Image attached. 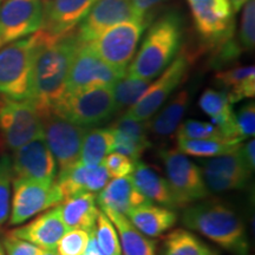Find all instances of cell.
<instances>
[{
	"label": "cell",
	"mask_w": 255,
	"mask_h": 255,
	"mask_svg": "<svg viewBox=\"0 0 255 255\" xmlns=\"http://www.w3.org/2000/svg\"><path fill=\"white\" fill-rule=\"evenodd\" d=\"M81 44L75 31L58 37L36 32L27 101L40 116L51 113L65 96L72 59Z\"/></svg>",
	"instance_id": "1"
},
{
	"label": "cell",
	"mask_w": 255,
	"mask_h": 255,
	"mask_svg": "<svg viewBox=\"0 0 255 255\" xmlns=\"http://www.w3.org/2000/svg\"><path fill=\"white\" fill-rule=\"evenodd\" d=\"M182 223L231 255H250L246 227L232 207L213 200H201L184 207Z\"/></svg>",
	"instance_id": "2"
},
{
	"label": "cell",
	"mask_w": 255,
	"mask_h": 255,
	"mask_svg": "<svg viewBox=\"0 0 255 255\" xmlns=\"http://www.w3.org/2000/svg\"><path fill=\"white\" fill-rule=\"evenodd\" d=\"M183 32V18L176 11L167 12L149 24L144 39L128 66L127 73L148 81L157 77L177 56Z\"/></svg>",
	"instance_id": "3"
},
{
	"label": "cell",
	"mask_w": 255,
	"mask_h": 255,
	"mask_svg": "<svg viewBox=\"0 0 255 255\" xmlns=\"http://www.w3.org/2000/svg\"><path fill=\"white\" fill-rule=\"evenodd\" d=\"M151 18L131 19L114 25L90 43H85L102 60L117 71L126 73L137 51L139 40Z\"/></svg>",
	"instance_id": "4"
},
{
	"label": "cell",
	"mask_w": 255,
	"mask_h": 255,
	"mask_svg": "<svg viewBox=\"0 0 255 255\" xmlns=\"http://www.w3.org/2000/svg\"><path fill=\"white\" fill-rule=\"evenodd\" d=\"M52 111L88 129L100 126L117 113L113 87H96L68 92Z\"/></svg>",
	"instance_id": "5"
},
{
	"label": "cell",
	"mask_w": 255,
	"mask_h": 255,
	"mask_svg": "<svg viewBox=\"0 0 255 255\" xmlns=\"http://www.w3.org/2000/svg\"><path fill=\"white\" fill-rule=\"evenodd\" d=\"M36 33L0 47V96L28 100Z\"/></svg>",
	"instance_id": "6"
},
{
	"label": "cell",
	"mask_w": 255,
	"mask_h": 255,
	"mask_svg": "<svg viewBox=\"0 0 255 255\" xmlns=\"http://www.w3.org/2000/svg\"><path fill=\"white\" fill-rule=\"evenodd\" d=\"M43 136L41 117L30 101L0 96V150L13 152Z\"/></svg>",
	"instance_id": "7"
},
{
	"label": "cell",
	"mask_w": 255,
	"mask_h": 255,
	"mask_svg": "<svg viewBox=\"0 0 255 255\" xmlns=\"http://www.w3.org/2000/svg\"><path fill=\"white\" fill-rule=\"evenodd\" d=\"M193 56L182 50L169 65L150 83L138 101L126 111L131 119L146 122L161 109L173 92L182 84L189 73Z\"/></svg>",
	"instance_id": "8"
},
{
	"label": "cell",
	"mask_w": 255,
	"mask_h": 255,
	"mask_svg": "<svg viewBox=\"0 0 255 255\" xmlns=\"http://www.w3.org/2000/svg\"><path fill=\"white\" fill-rule=\"evenodd\" d=\"M159 157L178 208H184L208 197L209 190L200 167L187 155L177 149H164L159 152Z\"/></svg>",
	"instance_id": "9"
},
{
	"label": "cell",
	"mask_w": 255,
	"mask_h": 255,
	"mask_svg": "<svg viewBox=\"0 0 255 255\" xmlns=\"http://www.w3.org/2000/svg\"><path fill=\"white\" fill-rule=\"evenodd\" d=\"M40 117L43 137L56 159L58 171L77 164L88 128L70 122L53 111Z\"/></svg>",
	"instance_id": "10"
},
{
	"label": "cell",
	"mask_w": 255,
	"mask_h": 255,
	"mask_svg": "<svg viewBox=\"0 0 255 255\" xmlns=\"http://www.w3.org/2000/svg\"><path fill=\"white\" fill-rule=\"evenodd\" d=\"M195 30L203 44L214 51L235 36L234 11L228 0L189 4Z\"/></svg>",
	"instance_id": "11"
},
{
	"label": "cell",
	"mask_w": 255,
	"mask_h": 255,
	"mask_svg": "<svg viewBox=\"0 0 255 255\" xmlns=\"http://www.w3.org/2000/svg\"><path fill=\"white\" fill-rule=\"evenodd\" d=\"M12 187L13 195L8 218L9 226L23 225L44 210L63 202V196L55 182L44 183L15 178L12 181Z\"/></svg>",
	"instance_id": "12"
},
{
	"label": "cell",
	"mask_w": 255,
	"mask_h": 255,
	"mask_svg": "<svg viewBox=\"0 0 255 255\" xmlns=\"http://www.w3.org/2000/svg\"><path fill=\"white\" fill-rule=\"evenodd\" d=\"M240 146L234 151L206 158L201 162L199 167L209 191L225 193L240 190L250 184L254 171L245 162Z\"/></svg>",
	"instance_id": "13"
},
{
	"label": "cell",
	"mask_w": 255,
	"mask_h": 255,
	"mask_svg": "<svg viewBox=\"0 0 255 255\" xmlns=\"http://www.w3.org/2000/svg\"><path fill=\"white\" fill-rule=\"evenodd\" d=\"M43 17L41 0H5L0 6V47L36 33Z\"/></svg>",
	"instance_id": "14"
},
{
	"label": "cell",
	"mask_w": 255,
	"mask_h": 255,
	"mask_svg": "<svg viewBox=\"0 0 255 255\" xmlns=\"http://www.w3.org/2000/svg\"><path fill=\"white\" fill-rule=\"evenodd\" d=\"M143 18H152V15L142 14L131 0H97L75 32L82 44L90 43L114 25Z\"/></svg>",
	"instance_id": "15"
},
{
	"label": "cell",
	"mask_w": 255,
	"mask_h": 255,
	"mask_svg": "<svg viewBox=\"0 0 255 255\" xmlns=\"http://www.w3.org/2000/svg\"><path fill=\"white\" fill-rule=\"evenodd\" d=\"M123 75L102 60L88 44H81L70 68L66 94L96 87H113Z\"/></svg>",
	"instance_id": "16"
},
{
	"label": "cell",
	"mask_w": 255,
	"mask_h": 255,
	"mask_svg": "<svg viewBox=\"0 0 255 255\" xmlns=\"http://www.w3.org/2000/svg\"><path fill=\"white\" fill-rule=\"evenodd\" d=\"M13 180H31L44 183L55 182L58 167L43 136L32 139L12 152Z\"/></svg>",
	"instance_id": "17"
},
{
	"label": "cell",
	"mask_w": 255,
	"mask_h": 255,
	"mask_svg": "<svg viewBox=\"0 0 255 255\" xmlns=\"http://www.w3.org/2000/svg\"><path fill=\"white\" fill-rule=\"evenodd\" d=\"M66 231L68 229L60 216L59 206L57 205L44 213L41 212L26 225L12 229L8 233L39 247L40 250L56 251L58 241Z\"/></svg>",
	"instance_id": "18"
},
{
	"label": "cell",
	"mask_w": 255,
	"mask_h": 255,
	"mask_svg": "<svg viewBox=\"0 0 255 255\" xmlns=\"http://www.w3.org/2000/svg\"><path fill=\"white\" fill-rule=\"evenodd\" d=\"M97 0H49L44 4L43 26L51 36H64L75 31Z\"/></svg>",
	"instance_id": "19"
},
{
	"label": "cell",
	"mask_w": 255,
	"mask_h": 255,
	"mask_svg": "<svg viewBox=\"0 0 255 255\" xmlns=\"http://www.w3.org/2000/svg\"><path fill=\"white\" fill-rule=\"evenodd\" d=\"M109 174L103 164L85 167L81 162L57 173L55 183L63 196V201L84 193H98L109 182Z\"/></svg>",
	"instance_id": "20"
},
{
	"label": "cell",
	"mask_w": 255,
	"mask_h": 255,
	"mask_svg": "<svg viewBox=\"0 0 255 255\" xmlns=\"http://www.w3.org/2000/svg\"><path fill=\"white\" fill-rule=\"evenodd\" d=\"M114 133V150L137 161L150 146L146 126L128 115L119 117L110 127Z\"/></svg>",
	"instance_id": "21"
},
{
	"label": "cell",
	"mask_w": 255,
	"mask_h": 255,
	"mask_svg": "<svg viewBox=\"0 0 255 255\" xmlns=\"http://www.w3.org/2000/svg\"><path fill=\"white\" fill-rule=\"evenodd\" d=\"M96 200L101 209H110L124 215L135 207L149 202L133 184L131 176L114 178L98 191Z\"/></svg>",
	"instance_id": "22"
},
{
	"label": "cell",
	"mask_w": 255,
	"mask_h": 255,
	"mask_svg": "<svg viewBox=\"0 0 255 255\" xmlns=\"http://www.w3.org/2000/svg\"><path fill=\"white\" fill-rule=\"evenodd\" d=\"M130 176L139 193L149 202L174 210L178 208L167 178L156 173L149 165L137 159Z\"/></svg>",
	"instance_id": "23"
},
{
	"label": "cell",
	"mask_w": 255,
	"mask_h": 255,
	"mask_svg": "<svg viewBox=\"0 0 255 255\" xmlns=\"http://www.w3.org/2000/svg\"><path fill=\"white\" fill-rule=\"evenodd\" d=\"M139 232L149 238H157L170 231L177 221L174 209L146 202L137 206L126 215Z\"/></svg>",
	"instance_id": "24"
},
{
	"label": "cell",
	"mask_w": 255,
	"mask_h": 255,
	"mask_svg": "<svg viewBox=\"0 0 255 255\" xmlns=\"http://www.w3.org/2000/svg\"><path fill=\"white\" fill-rule=\"evenodd\" d=\"M60 216L66 229H83L92 232L96 227L100 208L95 193H84L59 203Z\"/></svg>",
	"instance_id": "25"
},
{
	"label": "cell",
	"mask_w": 255,
	"mask_h": 255,
	"mask_svg": "<svg viewBox=\"0 0 255 255\" xmlns=\"http://www.w3.org/2000/svg\"><path fill=\"white\" fill-rule=\"evenodd\" d=\"M114 223L119 232L122 255H157L156 242L137 229L122 213L110 209H101Z\"/></svg>",
	"instance_id": "26"
},
{
	"label": "cell",
	"mask_w": 255,
	"mask_h": 255,
	"mask_svg": "<svg viewBox=\"0 0 255 255\" xmlns=\"http://www.w3.org/2000/svg\"><path fill=\"white\" fill-rule=\"evenodd\" d=\"M201 110L208 115L212 123L221 130L226 138L239 139L235 129V113L233 111V104L228 97L221 90L206 89L199 100ZM244 142V141H241Z\"/></svg>",
	"instance_id": "27"
},
{
	"label": "cell",
	"mask_w": 255,
	"mask_h": 255,
	"mask_svg": "<svg viewBox=\"0 0 255 255\" xmlns=\"http://www.w3.org/2000/svg\"><path fill=\"white\" fill-rule=\"evenodd\" d=\"M215 83L232 104L255 96V68L253 65L221 70L215 75Z\"/></svg>",
	"instance_id": "28"
},
{
	"label": "cell",
	"mask_w": 255,
	"mask_h": 255,
	"mask_svg": "<svg viewBox=\"0 0 255 255\" xmlns=\"http://www.w3.org/2000/svg\"><path fill=\"white\" fill-rule=\"evenodd\" d=\"M190 103V95L187 90L180 91L165 105L154 119H150L148 129L158 138H169L176 132L178 126Z\"/></svg>",
	"instance_id": "29"
},
{
	"label": "cell",
	"mask_w": 255,
	"mask_h": 255,
	"mask_svg": "<svg viewBox=\"0 0 255 255\" xmlns=\"http://www.w3.org/2000/svg\"><path fill=\"white\" fill-rule=\"evenodd\" d=\"M159 255H220V253L193 232L178 228L165 235Z\"/></svg>",
	"instance_id": "30"
},
{
	"label": "cell",
	"mask_w": 255,
	"mask_h": 255,
	"mask_svg": "<svg viewBox=\"0 0 255 255\" xmlns=\"http://www.w3.org/2000/svg\"><path fill=\"white\" fill-rule=\"evenodd\" d=\"M114 150V133L110 128H94L88 130L83 139L79 162L85 167L102 164L105 156Z\"/></svg>",
	"instance_id": "31"
},
{
	"label": "cell",
	"mask_w": 255,
	"mask_h": 255,
	"mask_svg": "<svg viewBox=\"0 0 255 255\" xmlns=\"http://www.w3.org/2000/svg\"><path fill=\"white\" fill-rule=\"evenodd\" d=\"M242 144L239 139L229 138H177V150L187 156L196 157H215V156L227 154L237 150Z\"/></svg>",
	"instance_id": "32"
},
{
	"label": "cell",
	"mask_w": 255,
	"mask_h": 255,
	"mask_svg": "<svg viewBox=\"0 0 255 255\" xmlns=\"http://www.w3.org/2000/svg\"><path fill=\"white\" fill-rule=\"evenodd\" d=\"M150 83L151 81H148V79L133 77L129 73H124L122 77L113 85L117 113L123 110L127 111L129 108H131L144 94Z\"/></svg>",
	"instance_id": "33"
},
{
	"label": "cell",
	"mask_w": 255,
	"mask_h": 255,
	"mask_svg": "<svg viewBox=\"0 0 255 255\" xmlns=\"http://www.w3.org/2000/svg\"><path fill=\"white\" fill-rule=\"evenodd\" d=\"M95 237L98 247L107 255H122L121 254L120 239L116 228L110 219L104 214L103 210H100L96 221Z\"/></svg>",
	"instance_id": "34"
},
{
	"label": "cell",
	"mask_w": 255,
	"mask_h": 255,
	"mask_svg": "<svg viewBox=\"0 0 255 255\" xmlns=\"http://www.w3.org/2000/svg\"><path fill=\"white\" fill-rule=\"evenodd\" d=\"M12 181L13 176H12L11 157L8 155H2L0 157V227L9 218Z\"/></svg>",
	"instance_id": "35"
},
{
	"label": "cell",
	"mask_w": 255,
	"mask_h": 255,
	"mask_svg": "<svg viewBox=\"0 0 255 255\" xmlns=\"http://www.w3.org/2000/svg\"><path fill=\"white\" fill-rule=\"evenodd\" d=\"M176 138H226L215 124L197 120H187L181 122L176 130ZM231 139V138H229Z\"/></svg>",
	"instance_id": "36"
},
{
	"label": "cell",
	"mask_w": 255,
	"mask_h": 255,
	"mask_svg": "<svg viewBox=\"0 0 255 255\" xmlns=\"http://www.w3.org/2000/svg\"><path fill=\"white\" fill-rule=\"evenodd\" d=\"M238 44L242 51H251L255 44V0H248L242 7Z\"/></svg>",
	"instance_id": "37"
},
{
	"label": "cell",
	"mask_w": 255,
	"mask_h": 255,
	"mask_svg": "<svg viewBox=\"0 0 255 255\" xmlns=\"http://www.w3.org/2000/svg\"><path fill=\"white\" fill-rule=\"evenodd\" d=\"M90 233L83 229H69L57 245L58 255H81L88 247Z\"/></svg>",
	"instance_id": "38"
},
{
	"label": "cell",
	"mask_w": 255,
	"mask_h": 255,
	"mask_svg": "<svg viewBox=\"0 0 255 255\" xmlns=\"http://www.w3.org/2000/svg\"><path fill=\"white\" fill-rule=\"evenodd\" d=\"M135 162L128 156L120 154V152L111 151L110 154L105 156L102 164L107 169L108 174L110 177H124L130 176L135 168Z\"/></svg>",
	"instance_id": "39"
},
{
	"label": "cell",
	"mask_w": 255,
	"mask_h": 255,
	"mask_svg": "<svg viewBox=\"0 0 255 255\" xmlns=\"http://www.w3.org/2000/svg\"><path fill=\"white\" fill-rule=\"evenodd\" d=\"M237 136L241 141L250 139L255 133V105L253 102L247 103L235 114Z\"/></svg>",
	"instance_id": "40"
},
{
	"label": "cell",
	"mask_w": 255,
	"mask_h": 255,
	"mask_svg": "<svg viewBox=\"0 0 255 255\" xmlns=\"http://www.w3.org/2000/svg\"><path fill=\"white\" fill-rule=\"evenodd\" d=\"M2 245L5 248V255H38L41 251L39 247L9 233H6L2 238Z\"/></svg>",
	"instance_id": "41"
},
{
	"label": "cell",
	"mask_w": 255,
	"mask_h": 255,
	"mask_svg": "<svg viewBox=\"0 0 255 255\" xmlns=\"http://www.w3.org/2000/svg\"><path fill=\"white\" fill-rule=\"evenodd\" d=\"M240 151L242 156H244L245 162H246L248 167L252 171H254L255 168V142L254 139L252 138L248 141L247 143L242 142V144L240 146Z\"/></svg>",
	"instance_id": "42"
},
{
	"label": "cell",
	"mask_w": 255,
	"mask_h": 255,
	"mask_svg": "<svg viewBox=\"0 0 255 255\" xmlns=\"http://www.w3.org/2000/svg\"><path fill=\"white\" fill-rule=\"evenodd\" d=\"M132 4L135 7L141 12L142 14L152 15L151 11L158 5L163 4V2L168 1V0H131Z\"/></svg>",
	"instance_id": "43"
},
{
	"label": "cell",
	"mask_w": 255,
	"mask_h": 255,
	"mask_svg": "<svg viewBox=\"0 0 255 255\" xmlns=\"http://www.w3.org/2000/svg\"><path fill=\"white\" fill-rule=\"evenodd\" d=\"M81 255H107L104 252H102V250L98 247L97 241H96V237H95V229L92 232H90V238H89V242H88V247L85 252Z\"/></svg>",
	"instance_id": "44"
},
{
	"label": "cell",
	"mask_w": 255,
	"mask_h": 255,
	"mask_svg": "<svg viewBox=\"0 0 255 255\" xmlns=\"http://www.w3.org/2000/svg\"><path fill=\"white\" fill-rule=\"evenodd\" d=\"M228 1L231 2L234 13H237V12H239L242 7H244L245 4H246L248 0H228Z\"/></svg>",
	"instance_id": "45"
},
{
	"label": "cell",
	"mask_w": 255,
	"mask_h": 255,
	"mask_svg": "<svg viewBox=\"0 0 255 255\" xmlns=\"http://www.w3.org/2000/svg\"><path fill=\"white\" fill-rule=\"evenodd\" d=\"M38 255H58L56 251H45V250H41L39 252V254Z\"/></svg>",
	"instance_id": "46"
},
{
	"label": "cell",
	"mask_w": 255,
	"mask_h": 255,
	"mask_svg": "<svg viewBox=\"0 0 255 255\" xmlns=\"http://www.w3.org/2000/svg\"><path fill=\"white\" fill-rule=\"evenodd\" d=\"M0 255H5V248L2 245V239L0 238Z\"/></svg>",
	"instance_id": "47"
},
{
	"label": "cell",
	"mask_w": 255,
	"mask_h": 255,
	"mask_svg": "<svg viewBox=\"0 0 255 255\" xmlns=\"http://www.w3.org/2000/svg\"><path fill=\"white\" fill-rule=\"evenodd\" d=\"M188 4H196V2H205L207 0H187Z\"/></svg>",
	"instance_id": "48"
},
{
	"label": "cell",
	"mask_w": 255,
	"mask_h": 255,
	"mask_svg": "<svg viewBox=\"0 0 255 255\" xmlns=\"http://www.w3.org/2000/svg\"><path fill=\"white\" fill-rule=\"evenodd\" d=\"M41 1H43V2H44V4H45V2H47V1H49V0H41Z\"/></svg>",
	"instance_id": "49"
},
{
	"label": "cell",
	"mask_w": 255,
	"mask_h": 255,
	"mask_svg": "<svg viewBox=\"0 0 255 255\" xmlns=\"http://www.w3.org/2000/svg\"><path fill=\"white\" fill-rule=\"evenodd\" d=\"M0 1H1V0H0Z\"/></svg>",
	"instance_id": "50"
}]
</instances>
